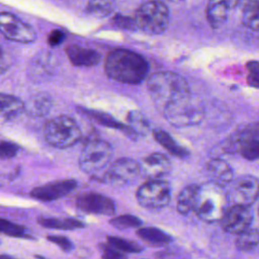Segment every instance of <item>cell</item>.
<instances>
[{
  "instance_id": "6da1fadb",
  "label": "cell",
  "mask_w": 259,
  "mask_h": 259,
  "mask_svg": "<svg viewBox=\"0 0 259 259\" xmlns=\"http://www.w3.org/2000/svg\"><path fill=\"white\" fill-rule=\"evenodd\" d=\"M150 67L147 60L140 54L126 49L111 51L105 60V74L112 80L137 85L148 76Z\"/></svg>"
},
{
  "instance_id": "7a4b0ae2",
  "label": "cell",
  "mask_w": 259,
  "mask_h": 259,
  "mask_svg": "<svg viewBox=\"0 0 259 259\" xmlns=\"http://www.w3.org/2000/svg\"><path fill=\"white\" fill-rule=\"evenodd\" d=\"M147 88L152 101L160 112L168 103L190 92L187 81L179 74L170 71L153 74L147 81Z\"/></svg>"
},
{
  "instance_id": "3957f363",
  "label": "cell",
  "mask_w": 259,
  "mask_h": 259,
  "mask_svg": "<svg viewBox=\"0 0 259 259\" xmlns=\"http://www.w3.org/2000/svg\"><path fill=\"white\" fill-rule=\"evenodd\" d=\"M165 119L175 127H188L199 124L205 116L202 100L191 92L168 103L161 111Z\"/></svg>"
},
{
  "instance_id": "277c9868",
  "label": "cell",
  "mask_w": 259,
  "mask_h": 259,
  "mask_svg": "<svg viewBox=\"0 0 259 259\" xmlns=\"http://www.w3.org/2000/svg\"><path fill=\"white\" fill-rule=\"evenodd\" d=\"M228 193L224 186L212 181L198 185L197 197L193 211L205 223H214L221 220L228 201Z\"/></svg>"
},
{
  "instance_id": "5b68a950",
  "label": "cell",
  "mask_w": 259,
  "mask_h": 259,
  "mask_svg": "<svg viewBox=\"0 0 259 259\" xmlns=\"http://www.w3.org/2000/svg\"><path fill=\"white\" fill-rule=\"evenodd\" d=\"M133 18L137 28L150 34H160L169 24L170 12L163 1L149 0L136 9Z\"/></svg>"
},
{
  "instance_id": "8992f818",
  "label": "cell",
  "mask_w": 259,
  "mask_h": 259,
  "mask_svg": "<svg viewBox=\"0 0 259 259\" xmlns=\"http://www.w3.org/2000/svg\"><path fill=\"white\" fill-rule=\"evenodd\" d=\"M44 136L46 142L52 147L66 149L80 140L81 130L73 118L60 115L45 123Z\"/></svg>"
},
{
  "instance_id": "52a82bcc",
  "label": "cell",
  "mask_w": 259,
  "mask_h": 259,
  "mask_svg": "<svg viewBox=\"0 0 259 259\" xmlns=\"http://www.w3.org/2000/svg\"><path fill=\"white\" fill-rule=\"evenodd\" d=\"M224 149L229 153H239L249 161H256L259 157V126L254 121L234 135L224 144Z\"/></svg>"
},
{
  "instance_id": "ba28073f",
  "label": "cell",
  "mask_w": 259,
  "mask_h": 259,
  "mask_svg": "<svg viewBox=\"0 0 259 259\" xmlns=\"http://www.w3.org/2000/svg\"><path fill=\"white\" fill-rule=\"evenodd\" d=\"M112 156L111 146L102 140L94 139L86 143L79 156V167L87 174H96L103 169Z\"/></svg>"
},
{
  "instance_id": "9c48e42d",
  "label": "cell",
  "mask_w": 259,
  "mask_h": 259,
  "mask_svg": "<svg viewBox=\"0 0 259 259\" xmlns=\"http://www.w3.org/2000/svg\"><path fill=\"white\" fill-rule=\"evenodd\" d=\"M140 205L150 209L163 208L171 200V187L162 179H151L142 184L136 193Z\"/></svg>"
},
{
  "instance_id": "30bf717a",
  "label": "cell",
  "mask_w": 259,
  "mask_h": 259,
  "mask_svg": "<svg viewBox=\"0 0 259 259\" xmlns=\"http://www.w3.org/2000/svg\"><path fill=\"white\" fill-rule=\"evenodd\" d=\"M0 32L8 39L29 44L35 40L34 29L17 16L9 12H0Z\"/></svg>"
},
{
  "instance_id": "8fae6325",
  "label": "cell",
  "mask_w": 259,
  "mask_h": 259,
  "mask_svg": "<svg viewBox=\"0 0 259 259\" xmlns=\"http://www.w3.org/2000/svg\"><path fill=\"white\" fill-rule=\"evenodd\" d=\"M140 173L139 163L132 158L115 160L102 175L101 181L110 185L122 186L133 182Z\"/></svg>"
},
{
  "instance_id": "7c38bea8",
  "label": "cell",
  "mask_w": 259,
  "mask_h": 259,
  "mask_svg": "<svg viewBox=\"0 0 259 259\" xmlns=\"http://www.w3.org/2000/svg\"><path fill=\"white\" fill-rule=\"evenodd\" d=\"M252 220L253 214L250 206L235 203L225 209L220 221L225 232L238 235L249 228Z\"/></svg>"
},
{
  "instance_id": "4fadbf2b",
  "label": "cell",
  "mask_w": 259,
  "mask_h": 259,
  "mask_svg": "<svg viewBox=\"0 0 259 259\" xmlns=\"http://www.w3.org/2000/svg\"><path fill=\"white\" fill-rule=\"evenodd\" d=\"M76 206L85 213L112 215L115 212L114 201L98 192H85L76 198Z\"/></svg>"
},
{
  "instance_id": "5bb4252c",
  "label": "cell",
  "mask_w": 259,
  "mask_h": 259,
  "mask_svg": "<svg viewBox=\"0 0 259 259\" xmlns=\"http://www.w3.org/2000/svg\"><path fill=\"white\" fill-rule=\"evenodd\" d=\"M77 187L74 179H61L37 186L30 191V196L39 201H53L71 193Z\"/></svg>"
},
{
  "instance_id": "9a60e30c",
  "label": "cell",
  "mask_w": 259,
  "mask_h": 259,
  "mask_svg": "<svg viewBox=\"0 0 259 259\" xmlns=\"http://www.w3.org/2000/svg\"><path fill=\"white\" fill-rule=\"evenodd\" d=\"M258 188L259 183L257 177L252 175L242 176L235 180L231 187V199L237 204L250 206L258 197Z\"/></svg>"
},
{
  "instance_id": "2e32d148",
  "label": "cell",
  "mask_w": 259,
  "mask_h": 259,
  "mask_svg": "<svg viewBox=\"0 0 259 259\" xmlns=\"http://www.w3.org/2000/svg\"><path fill=\"white\" fill-rule=\"evenodd\" d=\"M169 158L161 153H152L139 163L140 173L149 179H159L171 171Z\"/></svg>"
},
{
  "instance_id": "e0dca14e",
  "label": "cell",
  "mask_w": 259,
  "mask_h": 259,
  "mask_svg": "<svg viewBox=\"0 0 259 259\" xmlns=\"http://www.w3.org/2000/svg\"><path fill=\"white\" fill-rule=\"evenodd\" d=\"M66 54L70 63L76 67H94L101 60V56L97 51L79 45L68 46Z\"/></svg>"
},
{
  "instance_id": "ac0fdd59",
  "label": "cell",
  "mask_w": 259,
  "mask_h": 259,
  "mask_svg": "<svg viewBox=\"0 0 259 259\" xmlns=\"http://www.w3.org/2000/svg\"><path fill=\"white\" fill-rule=\"evenodd\" d=\"M206 173L210 181L225 186L233 181L234 172L232 167L224 160L214 158L206 164Z\"/></svg>"
},
{
  "instance_id": "d6986e66",
  "label": "cell",
  "mask_w": 259,
  "mask_h": 259,
  "mask_svg": "<svg viewBox=\"0 0 259 259\" xmlns=\"http://www.w3.org/2000/svg\"><path fill=\"white\" fill-rule=\"evenodd\" d=\"M230 7L227 0H208L206 7V18L213 29L220 28L228 19Z\"/></svg>"
},
{
  "instance_id": "ffe728a7",
  "label": "cell",
  "mask_w": 259,
  "mask_h": 259,
  "mask_svg": "<svg viewBox=\"0 0 259 259\" xmlns=\"http://www.w3.org/2000/svg\"><path fill=\"white\" fill-rule=\"evenodd\" d=\"M84 114H87L88 116H90L91 118H93L94 120H96L98 123H100L101 125L107 126V127H112L115 130H118L120 132H122L126 137H128L130 139H136L137 138V134L127 125L124 123L119 122L118 120H116L115 118H113L111 115H109L108 113L105 112H100V111H96V110H91V109H84L81 108L80 109Z\"/></svg>"
},
{
  "instance_id": "44dd1931",
  "label": "cell",
  "mask_w": 259,
  "mask_h": 259,
  "mask_svg": "<svg viewBox=\"0 0 259 259\" xmlns=\"http://www.w3.org/2000/svg\"><path fill=\"white\" fill-rule=\"evenodd\" d=\"M24 111V102L16 96L0 93V117L11 119Z\"/></svg>"
},
{
  "instance_id": "7402d4cb",
  "label": "cell",
  "mask_w": 259,
  "mask_h": 259,
  "mask_svg": "<svg viewBox=\"0 0 259 259\" xmlns=\"http://www.w3.org/2000/svg\"><path fill=\"white\" fill-rule=\"evenodd\" d=\"M197 191H198V185L196 184H190L188 186H185L179 193L177 197V211L182 214L186 215L193 211L196 197H197Z\"/></svg>"
},
{
  "instance_id": "603a6c76",
  "label": "cell",
  "mask_w": 259,
  "mask_h": 259,
  "mask_svg": "<svg viewBox=\"0 0 259 259\" xmlns=\"http://www.w3.org/2000/svg\"><path fill=\"white\" fill-rule=\"evenodd\" d=\"M153 136H154V139L172 155L179 158H185L189 155L188 150L180 146L174 140V138H172V136L169 135L167 132L163 130H155L153 132Z\"/></svg>"
},
{
  "instance_id": "cb8c5ba5",
  "label": "cell",
  "mask_w": 259,
  "mask_h": 259,
  "mask_svg": "<svg viewBox=\"0 0 259 259\" xmlns=\"http://www.w3.org/2000/svg\"><path fill=\"white\" fill-rule=\"evenodd\" d=\"M137 235L151 246H165L172 242L171 236L157 228L140 227L137 230Z\"/></svg>"
},
{
  "instance_id": "d4e9b609",
  "label": "cell",
  "mask_w": 259,
  "mask_h": 259,
  "mask_svg": "<svg viewBox=\"0 0 259 259\" xmlns=\"http://www.w3.org/2000/svg\"><path fill=\"white\" fill-rule=\"evenodd\" d=\"M53 106L52 98L44 93L36 94L30 98L27 104L24 103V110L33 116H42L47 114Z\"/></svg>"
},
{
  "instance_id": "484cf974",
  "label": "cell",
  "mask_w": 259,
  "mask_h": 259,
  "mask_svg": "<svg viewBox=\"0 0 259 259\" xmlns=\"http://www.w3.org/2000/svg\"><path fill=\"white\" fill-rule=\"evenodd\" d=\"M242 23L251 30L259 28V0H245L242 10Z\"/></svg>"
},
{
  "instance_id": "4316f807",
  "label": "cell",
  "mask_w": 259,
  "mask_h": 259,
  "mask_svg": "<svg viewBox=\"0 0 259 259\" xmlns=\"http://www.w3.org/2000/svg\"><path fill=\"white\" fill-rule=\"evenodd\" d=\"M38 224L45 228L49 229H58V230H76L85 227V224L79 220L66 218V219H57V218H39L37 220Z\"/></svg>"
},
{
  "instance_id": "83f0119b",
  "label": "cell",
  "mask_w": 259,
  "mask_h": 259,
  "mask_svg": "<svg viewBox=\"0 0 259 259\" xmlns=\"http://www.w3.org/2000/svg\"><path fill=\"white\" fill-rule=\"evenodd\" d=\"M259 243V233L257 229H246L238 234L236 240L237 248L242 252H250L257 248Z\"/></svg>"
},
{
  "instance_id": "f1b7e54d",
  "label": "cell",
  "mask_w": 259,
  "mask_h": 259,
  "mask_svg": "<svg viewBox=\"0 0 259 259\" xmlns=\"http://www.w3.org/2000/svg\"><path fill=\"white\" fill-rule=\"evenodd\" d=\"M127 125L140 136H147L150 132V122L138 110L130 111L126 115Z\"/></svg>"
},
{
  "instance_id": "f546056e",
  "label": "cell",
  "mask_w": 259,
  "mask_h": 259,
  "mask_svg": "<svg viewBox=\"0 0 259 259\" xmlns=\"http://www.w3.org/2000/svg\"><path fill=\"white\" fill-rule=\"evenodd\" d=\"M107 243L114 247L116 250L122 252V253H140L142 252L143 248L141 245H139L137 242L119 238V237H107Z\"/></svg>"
},
{
  "instance_id": "4dcf8cb0",
  "label": "cell",
  "mask_w": 259,
  "mask_h": 259,
  "mask_svg": "<svg viewBox=\"0 0 259 259\" xmlns=\"http://www.w3.org/2000/svg\"><path fill=\"white\" fill-rule=\"evenodd\" d=\"M114 0H88L87 10L94 16L108 15L113 9Z\"/></svg>"
},
{
  "instance_id": "1f68e13d",
  "label": "cell",
  "mask_w": 259,
  "mask_h": 259,
  "mask_svg": "<svg viewBox=\"0 0 259 259\" xmlns=\"http://www.w3.org/2000/svg\"><path fill=\"white\" fill-rule=\"evenodd\" d=\"M0 233L15 238H27L26 230L23 226L0 218Z\"/></svg>"
},
{
  "instance_id": "d6a6232c",
  "label": "cell",
  "mask_w": 259,
  "mask_h": 259,
  "mask_svg": "<svg viewBox=\"0 0 259 259\" xmlns=\"http://www.w3.org/2000/svg\"><path fill=\"white\" fill-rule=\"evenodd\" d=\"M109 224L114 228L123 230L128 228H140L143 225V222L140 218L132 214H122L115 217L109 221Z\"/></svg>"
},
{
  "instance_id": "836d02e7",
  "label": "cell",
  "mask_w": 259,
  "mask_h": 259,
  "mask_svg": "<svg viewBox=\"0 0 259 259\" xmlns=\"http://www.w3.org/2000/svg\"><path fill=\"white\" fill-rule=\"evenodd\" d=\"M247 68V82L248 84L258 89L259 87V64L257 61H250L246 65Z\"/></svg>"
},
{
  "instance_id": "e575fe53",
  "label": "cell",
  "mask_w": 259,
  "mask_h": 259,
  "mask_svg": "<svg viewBox=\"0 0 259 259\" xmlns=\"http://www.w3.org/2000/svg\"><path fill=\"white\" fill-rule=\"evenodd\" d=\"M18 151L19 147L14 143L7 141L0 142V159H11L16 156Z\"/></svg>"
},
{
  "instance_id": "d590c367",
  "label": "cell",
  "mask_w": 259,
  "mask_h": 259,
  "mask_svg": "<svg viewBox=\"0 0 259 259\" xmlns=\"http://www.w3.org/2000/svg\"><path fill=\"white\" fill-rule=\"evenodd\" d=\"M101 253H102V258H107V259H115V258H125L126 255L118 250H116L114 247L111 245L107 244H101L99 246Z\"/></svg>"
},
{
  "instance_id": "8d00e7d4",
  "label": "cell",
  "mask_w": 259,
  "mask_h": 259,
  "mask_svg": "<svg viewBox=\"0 0 259 259\" xmlns=\"http://www.w3.org/2000/svg\"><path fill=\"white\" fill-rule=\"evenodd\" d=\"M47 240H49L50 242L56 244L57 246H59L64 252H69L72 250L73 248V245H72V242L64 237V236H57V235H51V236H48L47 237Z\"/></svg>"
},
{
  "instance_id": "74e56055",
  "label": "cell",
  "mask_w": 259,
  "mask_h": 259,
  "mask_svg": "<svg viewBox=\"0 0 259 259\" xmlns=\"http://www.w3.org/2000/svg\"><path fill=\"white\" fill-rule=\"evenodd\" d=\"M113 23L122 29H128V30H133L136 27V23L134 18H130L127 16H123V15H115V17L113 18Z\"/></svg>"
},
{
  "instance_id": "f35d334b",
  "label": "cell",
  "mask_w": 259,
  "mask_h": 259,
  "mask_svg": "<svg viewBox=\"0 0 259 259\" xmlns=\"http://www.w3.org/2000/svg\"><path fill=\"white\" fill-rule=\"evenodd\" d=\"M65 37H66V35H65L64 31H62L60 29H55L50 32V34L48 36V44L51 47H57L64 41Z\"/></svg>"
},
{
  "instance_id": "ab89813d",
  "label": "cell",
  "mask_w": 259,
  "mask_h": 259,
  "mask_svg": "<svg viewBox=\"0 0 259 259\" xmlns=\"http://www.w3.org/2000/svg\"><path fill=\"white\" fill-rule=\"evenodd\" d=\"M11 66V59L7 52L0 46V74L6 72Z\"/></svg>"
},
{
  "instance_id": "60d3db41",
  "label": "cell",
  "mask_w": 259,
  "mask_h": 259,
  "mask_svg": "<svg viewBox=\"0 0 259 259\" xmlns=\"http://www.w3.org/2000/svg\"><path fill=\"white\" fill-rule=\"evenodd\" d=\"M228 1V5L230 8H235L236 6H238L240 4V2L242 0H227Z\"/></svg>"
},
{
  "instance_id": "b9f144b4",
  "label": "cell",
  "mask_w": 259,
  "mask_h": 259,
  "mask_svg": "<svg viewBox=\"0 0 259 259\" xmlns=\"http://www.w3.org/2000/svg\"><path fill=\"white\" fill-rule=\"evenodd\" d=\"M169 1H172V2H178V1H181V0H169Z\"/></svg>"
}]
</instances>
